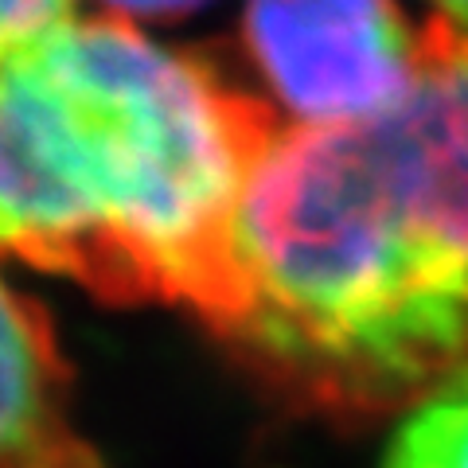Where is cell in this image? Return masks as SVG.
Segmentation results:
<instances>
[{
    "instance_id": "cell-1",
    "label": "cell",
    "mask_w": 468,
    "mask_h": 468,
    "mask_svg": "<svg viewBox=\"0 0 468 468\" xmlns=\"http://www.w3.org/2000/svg\"><path fill=\"white\" fill-rule=\"evenodd\" d=\"M230 335L289 399L340 418L410 406L468 367V32L426 24L402 106L282 125L239 207Z\"/></svg>"
},
{
    "instance_id": "cell-2",
    "label": "cell",
    "mask_w": 468,
    "mask_h": 468,
    "mask_svg": "<svg viewBox=\"0 0 468 468\" xmlns=\"http://www.w3.org/2000/svg\"><path fill=\"white\" fill-rule=\"evenodd\" d=\"M277 117L129 20H67L0 63V254L230 340L239 207Z\"/></svg>"
},
{
    "instance_id": "cell-3",
    "label": "cell",
    "mask_w": 468,
    "mask_h": 468,
    "mask_svg": "<svg viewBox=\"0 0 468 468\" xmlns=\"http://www.w3.org/2000/svg\"><path fill=\"white\" fill-rule=\"evenodd\" d=\"M246 43L297 125H363L402 106L426 63V24L399 0H250Z\"/></svg>"
},
{
    "instance_id": "cell-4",
    "label": "cell",
    "mask_w": 468,
    "mask_h": 468,
    "mask_svg": "<svg viewBox=\"0 0 468 468\" xmlns=\"http://www.w3.org/2000/svg\"><path fill=\"white\" fill-rule=\"evenodd\" d=\"M0 468H106L75 421L48 313L0 273Z\"/></svg>"
},
{
    "instance_id": "cell-5",
    "label": "cell",
    "mask_w": 468,
    "mask_h": 468,
    "mask_svg": "<svg viewBox=\"0 0 468 468\" xmlns=\"http://www.w3.org/2000/svg\"><path fill=\"white\" fill-rule=\"evenodd\" d=\"M378 468H468V367L406 406Z\"/></svg>"
},
{
    "instance_id": "cell-6",
    "label": "cell",
    "mask_w": 468,
    "mask_h": 468,
    "mask_svg": "<svg viewBox=\"0 0 468 468\" xmlns=\"http://www.w3.org/2000/svg\"><path fill=\"white\" fill-rule=\"evenodd\" d=\"M70 8L75 0H0V63H8L51 27L75 20Z\"/></svg>"
},
{
    "instance_id": "cell-7",
    "label": "cell",
    "mask_w": 468,
    "mask_h": 468,
    "mask_svg": "<svg viewBox=\"0 0 468 468\" xmlns=\"http://www.w3.org/2000/svg\"><path fill=\"white\" fill-rule=\"evenodd\" d=\"M106 8H113L117 20L129 16H176V12H192L199 5H207V0H101Z\"/></svg>"
},
{
    "instance_id": "cell-8",
    "label": "cell",
    "mask_w": 468,
    "mask_h": 468,
    "mask_svg": "<svg viewBox=\"0 0 468 468\" xmlns=\"http://www.w3.org/2000/svg\"><path fill=\"white\" fill-rule=\"evenodd\" d=\"M437 8H441V16H449L452 24H461L468 32V0H433Z\"/></svg>"
}]
</instances>
